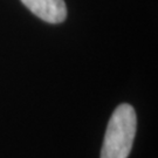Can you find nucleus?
Listing matches in <instances>:
<instances>
[{
  "label": "nucleus",
  "mask_w": 158,
  "mask_h": 158,
  "mask_svg": "<svg viewBox=\"0 0 158 158\" xmlns=\"http://www.w3.org/2000/svg\"><path fill=\"white\" fill-rule=\"evenodd\" d=\"M137 128L135 109L123 103L114 110L108 123L101 150V158H128Z\"/></svg>",
  "instance_id": "obj_1"
},
{
  "label": "nucleus",
  "mask_w": 158,
  "mask_h": 158,
  "mask_svg": "<svg viewBox=\"0 0 158 158\" xmlns=\"http://www.w3.org/2000/svg\"><path fill=\"white\" fill-rule=\"evenodd\" d=\"M33 14L49 23H60L67 17L64 0H21Z\"/></svg>",
  "instance_id": "obj_2"
}]
</instances>
